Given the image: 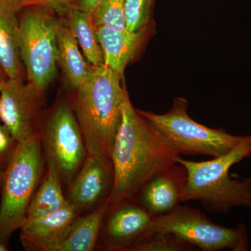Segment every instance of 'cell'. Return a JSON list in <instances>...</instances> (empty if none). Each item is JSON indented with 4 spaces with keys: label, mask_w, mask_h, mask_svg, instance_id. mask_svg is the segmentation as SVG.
<instances>
[{
    "label": "cell",
    "mask_w": 251,
    "mask_h": 251,
    "mask_svg": "<svg viewBox=\"0 0 251 251\" xmlns=\"http://www.w3.org/2000/svg\"><path fill=\"white\" fill-rule=\"evenodd\" d=\"M9 251V248H8V244L4 242V241L0 239V251Z\"/></svg>",
    "instance_id": "obj_26"
},
{
    "label": "cell",
    "mask_w": 251,
    "mask_h": 251,
    "mask_svg": "<svg viewBox=\"0 0 251 251\" xmlns=\"http://www.w3.org/2000/svg\"><path fill=\"white\" fill-rule=\"evenodd\" d=\"M87 62L93 67L104 65L103 51L97 34L92 13L72 6L62 11Z\"/></svg>",
    "instance_id": "obj_18"
},
{
    "label": "cell",
    "mask_w": 251,
    "mask_h": 251,
    "mask_svg": "<svg viewBox=\"0 0 251 251\" xmlns=\"http://www.w3.org/2000/svg\"><path fill=\"white\" fill-rule=\"evenodd\" d=\"M187 180L186 168L176 162L150 178L135 199L153 217L164 215L183 202Z\"/></svg>",
    "instance_id": "obj_12"
},
{
    "label": "cell",
    "mask_w": 251,
    "mask_h": 251,
    "mask_svg": "<svg viewBox=\"0 0 251 251\" xmlns=\"http://www.w3.org/2000/svg\"><path fill=\"white\" fill-rule=\"evenodd\" d=\"M23 0H0V64L8 78L23 80L20 54V18Z\"/></svg>",
    "instance_id": "obj_14"
},
{
    "label": "cell",
    "mask_w": 251,
    "mask_h": 251,
    "mask_svg": "<svg viewBox=\"0 0 251 251\" xmlns=\"http://www.w3.org/2000/svg\"><path fill=\"white\" fill-rule=\"evenodd\" d=\"M250 178H251V177H250Z\"/></svg>",
    "instance_id": "obj_30"
},
{
    "label": "cell",
    "mask_w": 251,
    "mask_h": 251,
    "mask_svg": "<svg viewBox=\"0 0 251 251\" xmlns=\"http://www.w3.org/2000/svg\"><path fill=\"white\" fill-rule=\"evenodd\" d=\"M194 246L169 232H156L140 239L128 251H193Z\"/></svg>",
    "instance_id": "obj_20"
},
{
    "label": "cell",
    "mask_w": 251,
    "mask_h": 251,
    "mask_svg": "<svg viewBox=\"0 0 251 251\" xmlns=\"http://www.w3.org/2000/svg\"><path fill=\"white\" fill-rule=\"evenodd\" d=\"M18 142L4 125H0V168L5 170L14 156Z\"/></svg>",
    "instance_id": "obj_23"
},
{
    "label": "cell",
    "mask_w": 251,
    "mask_h": 251,
    "mask_svg": "<svg viewBox=\"0 0 251 251\" xmlns=\"http://www.w3.org/2000/svg\"><path fill=\"white\" fill-rule=\"evenodd\" d=\"M58 62L74 90L83 85L93 66L87 64L81 54L78 43L64 21H59L57 32Z\"/></svg>",
    "instance_id": "obj_17"
},
{
    "label": "cell",
    "mask_w": 251,
    "mask_h": 251,
    "mask_svg": "<svg viewBox=\"0 0 251 251\" xmlns=\"http://www.w3.org/2000/svg\"><path fill=\"white\" fill-rule=\"evenodd\" d=\"M103 51L104 65L124 76L126 67L133 61L148 36L149 29L138 31L115 30L96 27Z\"/></svg>",
    "instance_id": "obj_15"
},
{
    "label": "cell",
    "mask_w": 251,
    "mask_h": 251,
    "mask_svg": "<svg viewBox=\"0 0 251 251\" xmlns=\"http://www.w3.org/2000/svg\"><path fill=\"white\" fill-rule=\"evenodd\" d=\"M100 1L101 0H77L74 6L87 12L92 13Z\"/></svg>",
    "instance_id": "obj_25"
},
{
    "label": "cell",
    "mask_w": 251,
    "mask_h": 251,
    "mask_svg": "<svg viewBox=\"0 0 251 251\" xmlns=\"http://www.w3.org/2000/svg\"><path fill=\"white\" fill-rule=\"evenodd\" d=\"M113 184V166L87 154L68 186L67 201L76 206L81 214L90 212L108 201Z\"/></svg>",
    "instance_id": "obj_11"
},
{
    "label": "cell",
    "mask_w": 251,
    "mask_h": 251,
    "mask_svg": "<svg viewBox=\"0 0 251 251\" xmlns=\"http://www.w3.org/2000/svg\"><path fill=\"white\" fill-rule=\"evenodd\" d=\"M7 78L6 74H5L4 69L1 67V64H0V82L1 80H4V79Z\"/></svg>",
    "instance_id": "obj_27"
},
{
    "label": "cell",
    "mask_w": 251,
    "mask_h": 251,
    "mask_svg": "<svg viewBox=\"0 0 251 251\" xmlns=\"http://www.w3.org/2000/svg\"><path fill=\"white\" fill-rule=\"evenodd\" d=\"M39 136L46 162L53 165L68 187L87 156L72 105L64 102L56 105L48 118L43 119Z\"/></svg>",
    "instance_id": "obj_8"
},
{
    "label": "cell",
    "mask_w": 251,
    "mask_h": 251,
    "mask_svg": "<svg viewBox=\"0 0 251 251\" xmlns=\"http://www.w3.org/2000/svg\"><path fill=\"white\" fill-rule=\"evenodd\" d=\"M251 156V133L229 152L205 161H193L177 156L188 173L183 202L200 201L206 211L227 214L234 207H251V178L232 179L234 165Z\"/></svg>",
    "instance_id": "obj_3"
},
{
    "label": "cell",
    "mask_w": 251,
    "mask_h": 251,
    "mask_svg": "<svg viewBox=\"0 0 251 251\" xmlns=\"http://www.w3.org/2000/svg\"><path fill=\"white\" fill-rule=\"evenodd\" d=\"M156 0H126L125 17L127 29L138 31L149 29Z\"/></svg>",
    "instance_id": "obj_22"
},
{
    "label": "cell",
    "mask_w": 251,
    "mask_h": 251,
    "mask_svg": "<svg viewBox=\"0 0 251 251\" xmlns=\"http://www.w3.org/2000/svg\"><path fill=\"white\" fill-rule=\"evenodd\" d=\"M47 171L28 206L27 219L50 214L67 204L58 172L52 163H47Z\"/></svg>",
    "instance_id": "obj_19"
},
{
    "label": "cell",
    "mask_w": 251,
    "mask_h": 251,
    "mask_svg": "<svg viewBox=\"0 0 251 251\" xmlns=\"http://www.w3.org/2000/svg\"><path fill=\"white\" fill-rule=\"evenodd\" d=\"M108 204V200L97 209L74 220L54 251H92L97 249Z\"/></svg>",
    "instance_id": "obj_16"
},
{
    "label": "cell",
    "mask_w": 251,
    "mask_h": 251,
    "mask_svg": "<svg viewBox=\"0 0 251 251\" xmlns=\"http://www.w3.org/2000/svg\"><path fill=\"white\" fill-rule=\"evenodd\" d=\"M77 0H23V7L29 6H45L60 13L75 6Z\"/></svg>",
    "instance_id": "obj_24"
},
{
    "label": "cell",
    "mask_w": 251,
    "mask_h": 251,
    "mask_svg": "<svg viewBox=\"0 0 251 251\" xmlns=\"http://www.w3.org/2000/svg\"><path fill=\"white\" fill-rule=\"evenodd\" d=\"M188 100L176 97L166 113L137 110L161 133L179 156L215 158L229 152L244 140L222 128H211L198 123L188 114Z\"/></svg>",
    "instance_id": "obj_5"
},
{
    "label": "cell",
    "mask_w": 251,
    "mask_h": 251,
    "mask_svg": "<svg viewBox=\"0 0 251 251\" xmlns=\"http://www.w3.org/2000/svg\"><path fill=\"white\" fill-rule=\"evenodd\" d=\"M44 156L40 137L18 143L5 168L0 202V239L9 243L27 219L31 198L43 179Z\"/></svg>",
    "instance_id": "obj_4"
},
{
    "label": "cell",
    "mask_w": 251,
    "mask_h": 251,
    "mask_svg": "<svg viewBox=\"0 0 251 251\" xmlns=\"http://www.w3.org/2000/svg\"><path fill=\"white\" fill-rule=\"evenodd\" d=\"M1 97H0V120H1Z\"/></svg>",
    "instance_id": "obj_29"
},
{
    "label": "cell",
    "mask_w": 251,
    "mask_h": 251,
    "mask_svg": "<svg viewBox=\"0 0 251 251\" xmlns=\"http://www.w3.org/2000/svg\"><path fill=\"white\" fill-rule=\"evenodd\" d=\"M153 219L154 217L135 198L120 204L106 212L97 249L105 251H128L140 240Z\"/></svg>",
    "instance_id": "obj_10"
},
{
    "label": "cell",
    "mask_w": 251,
    "mask_h": 251,
    "mask_svg": "<svg viewBox=\"0 0 251 251\" xmlns=\"http://www.w3.org/2000/svg\"><path fill=\"white\" fill-rule=\"evenodd\" d=\"M4 170L0 168V186H1V183H2L3 176H4Z\"/></svg>",
    "instance_id": "obj_28"
},
{
    "label": "cell",
    "mask_w": 251,
    "mask_h": 251,
    "mask_svg": "<svg viewBox=\"0 0 251 251\" xmlns=\"http://www.w3.org/2000/svg\"><path fill=\"white\" fill-rule=\"evenodd\" d=\"M122 78L105 65L93 67L87 81L75 90L72 105L87 154L108 165H112V150L127 91Z\"/></svg>",
    "instance_id": "obj_2"
},
{
    "label": "cell",
    "mask_w": 251,
    "mask_h": 251,
    "mask_svg": "<svg viewBox=\"0 0 251 251\" xmlns=\"http://www.w3.org/2000/svg\"><path fill=\"white\" fill-rule=\"evenodd\" d=\"M20 18V54L28 83L41 94L57 73V27L55 11L45 6L24 7Z\"/></svg>",
    "instance_id": "obj_6"
},
{
    "label": "cell",
    "mask_w": 251,
    "mask_h": 251,
    "mask_svg": "<svg viewBox=\"0 0 251 251\" xmlns=\"http://www.w3.org/2000/svg\"><path fill=\"white\" fill-rule=\"evenodd\" d=\"M80 215L76 206L68 202L50 214L26 220L20 229L23 247L28 251H54L68 227Z\"/></svg>",
    "instance_id": "obj_13"
},
{
    "label": "cell",
    "mask_w": 251,
    "mask_h": 251,
    "mask_svg": "<svg viewBox=\"0 0 251 251\" xmlns=\"http://www.w3.org/2000/svg\"><path fill=\"white\" fill-rule=\"evenodd\" d=\"M177 156L156 128L133 108L126 91L112 150L114 184L107 212L134 199L150 178L176 163Z\"/></svg>",
    "instance_id": "obj_1"
},
{
    "label": "cell",
    "mask_w": 251,
    "mask_h": 251,
    "mask_svg": "<svg viewBox=\"0 0 251 251\" xmlns=\"http://www.w3.org/2000/svg\"><path fill=\"white\" fill-rule=\"evenodd\" d=\"M156 232L174 234L202 251L249 250L245 225L224 227L214 224L200 209L188 205L180 204L171 212L155 217L140 239Z\"/></svg>",
    "instance_id": "obj_7"
},
{
    "label": "cell",
    "mask_w": 251,
    "mask_h": 251,
    "mask_svg": "<svg viewBox=\"0 0 251 251\" xmlns=\"http://www.w3.org/2000/svg\"><path fill=\"white\" fill-rule=\"evenodd\" d=\"M126 0H101L92 13L96 27H105L115 30L126 29Z\"/></svg>",
    "instance_id": "obj_21"
},
{
    "label": "cell",
    "mask_w": 251,
    "mask_h": 251,
    "mask_svg": "<svg viewBox=\"0 0 251 251\" xmlns=\"http://www.w3.org/2000/svg\"><path fill=\"white\" fill-rule=\"evenodd\" d=\"M41 96L23 80L7 77L0 82L1 120L18 143L40 137Z\"/></svg>",
    "instance_id": "obj_9"
}]
</instances>
